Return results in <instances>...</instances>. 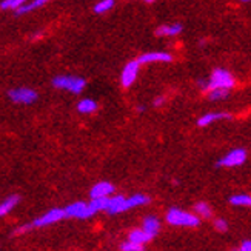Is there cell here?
<instances>
[{
    "mask_svg": "<svg viewBox=\"0 0 251 251\" xmlns=\"http://www.w3.org/2000/svg\"><path fill=\"white\" fill-rule=\"evenodd\" d=\"M167 222L174 226H198L201 217L196 213H187L179 208H171L167 213Z\"/></svg>",
    "mask_w": 251,
    "mask_h": 251,
    "instance_id": "obj_1",
    "label": "cell"
},
{
    "mask_svg": "<svg viewBox=\"0 0 251 251\" xmlns=\"http://www.w3.org/2000/svg\"><path fill=\"white\" fill-rule=\"evenodd\" d=\"M52 85L59 90H67L74 94H79L85 88V79L82 77H75V75H57V77L52 79Z\"/></svg>",
    "mask_w": 251,
    "mask_h": 251,
    "instance_id": "obj_2",
    "label": "cell"
},
{
    "mask_svg": "<svg viewBox=\"0 0 251 251\" xmlns=\"http://www.w3.org/2000/svg\"><path fill=\"white\" fill-rule=\"evenodd\" d=\"M234 77L228 73L226 70L217 68L211 73L210 79H208V86H206V93L213 88H228L231 90L234 86Z\"/></svg>",
    "mask_w": 251,
    "mask_h": 251,
    "instance_id": "obj_3",
    "label": "cell"
},
{
    "mask_svg": "<svg viewBox=\"0 0 251 251\" xmlns=\"http://www.w3.org/2000/svg\"><path fill=\"white\" fill-rule=\"evenodd\" d=\"M247 160V152L242 148H234L228 152L226 156H224L219 162H217V167H225V168H233L239 167Z\"/></svg>",
    "mask_w": 251,
    "mask_h": 251,
    "instance_id": "obj_4",
    "label": "cell"
},
{
    "mask_svg": "<svg viewBox=\"0 0 251 251\" xmlns=\"http://www.w3.org/2000/svg\"><path fill=\"white\" fill-rule=\"evenodd\" d=\"M65 213H67V217H75V219H88V217L94 216V211L91 210L90 203L85 202H74L68 205L65 208Z\"/></svg>",
    "mask_w": 251,
    "mask_h": 251,
    "instance_id": "obj_5",
    "label": "cell"
},
{
    "mask_svg": "<svg viewBox=\"0 0 251 251\" xmlns=\"http://www.w3.org/2000/svg\"><path fill=\"white\" fill-rule=\"evenodd\" d=\"M129 208H133L129 202V198H125V196H110L106 202V210L110 214H117V213H124L128 211Z\"/></svg>",
    "mask_w": 251,
    "mask_h": 251,
    "instance_id": "obj_6",
    "label": "cell"
},
{
    "mask_svg": "<svg viewBox=\"0 0 251 251\" xmlns=\"http://www.w3.org/2000/svg\"><path fill=\"white\" fill-rule=\"evenodd\" d=\"M9 99L16 102V103H25V105H29L32 102L37 100V93L32 91L29 88H16V90H11L8 93Z\"/></svg>",
    "mask_w": 251,
    "mask_h": 251,
    "instance_id": "obj_7",
    "label": "cell"
},
{
    "mask_svg": "<svg viewBox=\"0 0 251 251\" xmlns=\"http://www.w3.org/2000/svg\"><path fill=\"white\" fill-rule=\"evenodd\" d=\"M67 217V213H65V210H60V208H52L50 210L48 213H45L43 216H40L39 219H36L34 222H32V226H47V225H51V224H56L62 219H65Z\"/></svg>",
    "mask_w": 251,
    "mask_h": 251,
    "instance_id": "obj_8",
    "label": "cell"
},
{
    "mask_svg": "<svg viewBox=\"0 0 251 251\" xmlns=\"http://www.w3.org/2000/svg\"><path fill=\"white\" fill-rule=\"evenodd\" d=\"M139 68H140V62L139 60H131L125 65V68L122 71L121 75V82L125 88H129L137 79V74H139Z\"/></svg>",
    "mask_w": 251,
    "mask_h": 251,
    "instance_id": "obj_9",
    "label": "cell"
},
{
    "mask_svg": "<svg viewBox=\"0 0 251 251\" xmlns=\"http://www.w3.org/2000/svg\"><path fill=\"white\" fill-rule=\"evenodd\" d=\"M140 65H145V63H170L173 60V56L170 52L165 51H151V52H144L140 54L139 59Z\"/></svg>",
    "mask_w": 251,
    "mask_h": 251,
    "instance_id": "obj_10",
    "label": "cell"
},
{
    "mask_svg": "<svg viewBox=\"0 0 251 251\" xmlns=\"http://www.w3.org/2000/svg\"><path fill=\"white\" fill-rule=\"evenodd\" d=\"M114 193V185L110 183V182H99L96 183L94 187L91 188L90 191V196L91 199H96V198H110Z\"/></svg>",
    "mask_w": 251,
    "mask_h": 251,
    "instance_id": "obj_11",
    "label": "cell"
},
{
    "mask_svg": "<svg viewBox=\"0 0 251 251\" xmlns=\"http://www.w3.org/2000/svg\"><path fill=\"white\" fill-rule=\"evenodd\" d=\"M222 119H231V116L228 114V113H206V114H203L202 117H199L198 125H199V126H208V125H211L213 122L222 121Z\"/></svg>",
    "mask_w": 251,
    "mask_h": 251,
    "instance_id": "obj_12",
    "label": "cell"
},
{
    "mask_svg": "<svg viewBox=\"0 0 251 251\" xmlns=\"http://www.w3.org/2000/svg\"><path fill=\"white\" fill-rule=\"evenodd\" d=\"M142 228H144V230L148 234H151L152 237H154L159 233V230H160V222H159L157 217L148 216V217H145V219H144V222H142Z\"/></svg>",
    "mask_w": 251,
    "mask_h": 251,
    "instance_id": "obj_13",
    "label": "cell"
},
{
    "mask_svg": "<svg viewBox=\"0 0 251 251\" xmlns=\"http://www.w3.org/2000/svg\"><path fill=\"white\" fill-rule=\"evenodd\" d=\"M182 32V25L174 24V25H162L156 29V36H162V37H174Z\"/></svg>",
    "mask_w": 251,
    "mask_h": 251,
    "instance_id": "obj_14",
    "label": "cell"
},
{
    "mask_svg": "<svg viewBox=\"0 0 251 251\" xmlns=\"http://www.w3.org/2000/svg\"><path fill=\"white\" fill-rule=\"evenodd\" d=\"M128 239H129V241H133V242H137V244L145 245V244H148V242L151 241L152 236H151V234H148V233L144 230V228H137V230L129 231Z\"/></svg>",
    "mask_w": 251,
    "mask_h": 251,
    "instance_id": "obj_15",
    "label": "cell"
},
{
    "mask_svg": "<svg viewBox=\"0 0 251 251\" xmlns=\"http://www.w3.org/2000/svg\"><path fill=\"white\" fill-rule=\"evenodd\" d=\"M97 110V103L93 99H83L77 103V111L82 114H91Z\"/></svg>",
    "mask_w": 251,
    "mask_h": 251,
    "instance_id": "obj_16",
    "label": "cell"
},
{
    "mask_svg": "<svg viewBox=\"0 0 251 251\" xmlns=\"http://www.w3.org/2000/svg\"><path fill=\"white\" fill-rule=\"evenodd\" d=\"M194 211L199 217H202V219H210V217L213 216L211 206L206 202H198V203H196L194 205Z\"/></svg>",
    "mask_w": 251,
    "mask_h": 251,
    "instance_id": "obj_17",
    "label": "cell"
},
{
    "mask_svg": "<svg viewBox=\"0 0 251 251\" xmlns=\"http://www.w3.org/2000/svg\"><path fill=\"white\" fill-rule=\"evenodd\" d=\"M17 203H19V196H9L6 201H3L2 203H0V217L8 214Z\"/></svg>",
    "mask_w": 251,
    "mask_h": 251,
    "instance_id": "obj_18",
    "label": "cell"
},
{
    "mask_svg": "<svg viewBox=\"0 0 251 251\" xmlns=\"http://www.w3.org/2000/svg\"><path fill=\"white\" fill-rule=\"evenodd\" d=\"M47 2H50V0H32V2H26L25 5H22L17 11V14H25V13H29V11L32 9H37L40 6H43Z\"/></svg>",
    "mask_w": 251,
    "mask_h": 251,
    "instance_id": "obj_19",
    "label": "cell"
},
{
    "mask_svg": "<svg viewBox=\"0 0 251 251\" xmlns=\"http://www.w3.org/2000/svg\"><path fill=\"white\" fill-rule=\"evenodd\" d=\"M230 203L234 206H251L250 194H234L230 198Z\"/></svg>",
    "mask_w": 251,
    "mask_h": 251,
    "instance_id": "obj_20",
    "label": "cell"
},
{
    "mask_svg": "<svg viewBox=\"0 0 251 251\" xmlns=\"http://www.w3.org/2000/svg\"><path fill=\"white\" fill-rule=\"evenodd\" d=\"M228 94H230V90L228 88H213L208 91V99L210 100H224L228 97Z\"/></svg>",
    "mask_w": 251,
    "mask_h": 251,
    "instance_id": "obj_21",
    "label": "cell"
},
{
    "mask_svg": "<svg viewBox=\"0 0 251 251\" xmlns=\"http://www.w3.org/2000/svg\"><path fill=\"white\" fill-rule=\"evenodd\" d=\"M114 6V0H100V2H97L96 6H94V13L97 14H105L108 13L111 8Z\"/></svg>",
    "mask_w": 251,
    "mask_h": 251,
    "instance_id": "obj_22",
    "label": "cell"
},
{
    "mask_svg": "<svg viewBox=\"0 0 251 251\" xmlns=\"http://www.w3.org/2000/svg\"><path fill=\"white\" fill-rule=\"evenodd\" d=\"M150 201L151 199L147 194H134L129 198V202H131V206H133V208H136V206H144V205L150 203Z\"/></svg>",
    "mask_w": 251,
    "mask_h": 251,
    "instance_id": "obj_23",
    "label": "cell"
},
{
    "mask_svg": "<svg viewBox=\"0 0 251 251\" xmlns=\"http://www.w3.org/2000/svg\"><path fill=\"white\" fill-rule=\"evenodd\" d=\"M28 0H3L0 3V8L2 9H19L22 5H25Z\"/></svg>",
    "mask_w": 251,
    "mask_h": 251,
    "instance_id": "obj_24",
    "label": "cell"
},
{
    "mask_svg": "<svg viewBox=\"0 0 251 251\" xmlns=\"http://www.w3.org/2000/svg\"><path fill=\"white\" fill-rule=\"evenodd\" d=\"M121 250L122 251H144L145 248H144V245H142V244L133 242V241H129V239H128V242L121 245Z\"/></svg>",
    "mask_w": 251,
    "mask_h": 251,
    "instance_id": "obj_25",
    "label": "cell"
},
{
    "mask_svg": "<svg viewBox=\"0 0 251 251\" xmlns=\"http://www.w3.org/2000/svg\"><path fill=\"white\" fill-rule=\"evenodd\" d=\"M214 228L219 233H225V231H228V224L224 219H216L214 221Z\"/></svg>",
    "mask_w": 251,
    "mask_h": 251,
    "instance_id": "obj_26",
    "label": "cell"
},
{
    "mask_svg": "<svg viewBox=\"0 0 251 251\" xmlns=\"http://www.w3.org/2000/svg\"><path fill=\"white\" fill-rule=\"evenodd\" d=\"M31 228H32V224H31V225H24V226H19V228H16V230H14V236L24 234V233H26L28 230H31Z\"/></svg>",
    "mask_w": 251,
    "mask_h": 251,
    "instance_id": "obj_27",
    "label": "cell"
},
{
    "mask_svg": "<svg viewBox=\"0 0 251 251\" xmlns=\"http://www.w3.org/2000/svg\"><path fill=\"white\" fill-rule=\"evenodd\" d=\"M239 250L241 251H251V241H244L241 244V247H239Z\"/></svg>",
    "mask_w": 251,
    "mask_h": 251,
    "instance_id": "obj_28",
    "label": "cell"
},
{
    "mask_svg": "<svg viewBox=\"0 0 251 251\" xmlns=\"http://www.w3.org/2000/svg\"><path fill=\"white\" fill-rule=\"evenodd\" d=\"M163 102H165V97L159 96V97H156V100H154V106H160Z\"/></svg>",
    "mask_w": 251,
    "mask_h": 251,
    "instance_id": "obj_29",
    "label": "cell"
},
{
    "mask_svg": "<svg viewBox=\"0 0 251 251\" xmlns=\"http://www.w3.org/2000/svg\"><path fill=\"white\" fill-rule=\"evenodd\" d=\"M137 111H139V113H140V111H145V106H144V105L137 106Z\"/></svg>",
    "mask_w": 251,
    "mask_h": 251,
    "instance_id": "obj_30",
    "label": "cell"
},
{
    "mask_svg": "<svg viewBox=\"0 0 251 251\" xmlns=\"http://www.w3.org/2000/svg\"><path fill=\"white\" fill-rule=\"evenodd\" d=\"M144 2H147V3H152L154 0H144Z\"/></svg>",
    "mask_w": 251,
    "mask_h": 251,
    "instance_id": "obj_31",
    "label": "cell"
},
{
    "mask_svg": "<svg viewBox=\"0 0 251 251\" xmlns=\"http://www.w3.org/2000/svg\"><path fill=\"white\" fill-rule=\"evenodd\" d=\"M242 2H251V0H242Z\"/></svg>",
    "mask_w": 251,
    "mask_h": 251,
    "instance_id": "obj_32",
    "label": "cell"
}]
</instances>
